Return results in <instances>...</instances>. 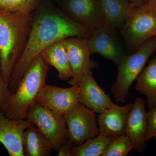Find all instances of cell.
I'll return each instance as SVG.
<instances>
[{
  "label": "cell",
  "instance_id": "1",
  "mask_svg": "<svg viewBox=\"0 0 156 156\" xmlns=\"http://www.w3.org/2000/svg\"><path fill=\"white\" fill-rule=\"evenodd\" d=\"M92 30L68 17L49 0H43L33 13V21L28 44L14 66L9 84L13 94L34 59L42 51L60 40L70 37L87 38Z\"/></svg>",
  "mask_w": 156,
  "mask_h": 156
},
{
  "label": "cell",
  "instance_id": "2",
  "mask_svg": "<svg viewBox=\"0 0 156 156\" xmlns=\"http://www.w3.org/2000/svg\"><path fill=\"white\" fill-rule=\"evenodd\" d=\"M33 21V14L0 10L1 73L9 86L13 69L28 44Z\"/></svg>",
  "mask_w": 156,
  "mask_h": 156
},
{
  "label": "cell",
  "instance_id": "3",
  "mask_svg": "<svg viewBox=\"0 0 156 156\" xmlns=\"http://www.w3.org/2000/svg\"><path fill=\"white\" fill-rule=\"evenodd\" d=\"M50 67L41 54L34 59L2 112L5 116L13 120L27 119L31 109L37 103L40 92L46 85Z\"/></svg>",
  "mask_w": 156,
  "mask_h": 156
},
{
  "label": "cell",
  "instance_id": "4",
  "mask_svg": "<svg viewBox=\"0 0 156 156\" xmlns=\"http://www.w3.org/2000/svg\"><path fill=\"white\" fill-rule=\"evenodd\" d=\"M156 37L148 39L137 48L136 52L126 56L118 65L117 80L110 89L117 102H126L130 95V87L144 68L151 56L155 51Z\"/></svg>",
  "mask_w": 156,
  "mask_h": 156
},
{
  "label": "cell",
  "instance_id": "5",
  "mask_svg": "<svg viewBox=\"0 0 156 156\" xmlns=\"http://www.w3.org/2000/svg\"><path fill=\"white\" fill-rule=\"evenodd\" d=\"M120 32L132 50H136L146 41L156 37V5L148 1L136 6Z\"/></svg>",
  "mask_w": 156,
  "mask_h": 156
},
{
  "label": "cell",
  "instance_id": "6",
  "mask_svg": "<svg viewBox=\"0 0 156 156\" xmlns=\"http://www.w3.org/2000/svg\"><path fill=\"white\" fill-rule=\"evenodd\" d=\"M27 119L44 134L56 152L68 139L67 126L63 115L47 107L37 103L31 109Z\"/></svg>",
  "mask_w": 156,
  "mask_h": 156
},
{
  "label": "cell",
  "instance_id": "7",
  "mask_svg": "<svg viewBox=\"0 0 156 156\" xmlns=\"http://www.w3.org/2000/svg\"><path fill=\"white\" fill-rule=\"evenodd\" d=\"M96 113L78 102L63 115L67 126L69 139L75 146L100 134Z\"/></svg>",
  "mask_w": 156,
  "mask_h": 156
},
{
  "label": "cell",
  "instance_id": "8",
  "mask_svg": "<svg viewBox=\"0 0 156 156\" xmlns=\"http://www.w3.org/2000/svg\"><path fill=\"white\" fill-rule=\"evenodd\" d=\"M73 76L68 81L71 86H79L85 74L97 68L98 63L91 59L92 54L85 38L70 37L64 39Z\"/></svg>",
  "mask_w": 156,
  "mask_h": 156
},
{
  "label": "cell",
  "instance_id": "9",
  "mask_svg": "<svg viewBox=\"0 0 156 156\" xmlns=\"http://www.w3.org/2000/svg\"><path fill=\"white\" fill-rule=\"evenodd\" d=\"M59 9L74 21L91 30L105 23L100 0H65Z\"/></svg>",
  "mask_w": 156,
  "mask_h": 156
},
{
  "label": "cell",
  "instance_id": "10",
  "mask_svg": "<svg viewBox=\"0 0 156 156\" xmlns=\"http://www.w3.org/2000/svg\"><path fill=\"white\" fill-rule=\"evenodd\" d=\"M116 30L115 27L105 23L92 30L87 39L92 54L98 53L118 65L127 55Z\"/></svg>",
  "mask_w": 156,
  "mask_h": 156
},
{
  "label": "cell",
  "instance_id": "11",
  "mask_svg": "<svg viewBox=\"0 0 156 156\" xmlns=\"http://www.w3.org/2000/svg\"><path fill=\"white\" fill-rule=\"evenodd\" d=\"M146 101L137 98L133 104L126 123L125 135L133 144V150L139 153L145 151L148 146L146 139L147 131Z\"/></svg>",
  "mask_w": 156,
  "mask_h": 156
},
{
  "label": "cell",
  "instance_id": "12",
  "mask_svg": "<svg viewBox=\"0 0 156 156\" xmlns=\"http://www.w3.org/2000/svg\"><path fill=\"white\" fill-rule=\"evenodd\" d=\"M80 92L79 86L63 88L46 84L39 94L37 103L63 115L79 102Z\"/></svg>",
  "mask_w": 156,
  "mask_h": 156
},
{
  "label": "cell",
  "instance_id": "13",
  "mask_svg": "<svg viewBox=\"0 0 156 156\" xmlns=\"http://www.w3.org/2000/svg\"><path fill=\"white\" fill-rule=\"evenodd\" d=\"M34 126L28 119L13 120L0 112V143L10 156H25L23 137L27 128Z\"/></svg>",
  "mask_w": 156,
  "mask_h": 156
},
{
  "label": "cell",
  "instance_id": "14",
  "mask_svg": "<svg viewBox=\"0 0 156 156\" xmlns=\"http://www.w3.org/2000/svg\"><path fill=\"white\" fill-rule=\"evenodd\" d=\"M133 104L121 106L114 104L98 115L97 119L100 134L116 137L125 134L126 125Z\"/></svg>",
  "mask_w": 156,
  "mask_h": 156
},
{
  "label": "cell",
  "instance_id": "15",
  "mask_svg": "<svg viewBox=\"0 0 156 156\" xmlns=\"http://www.w3.org/2000/svg\"><path fill=\"white\" fill-rule=\"evenodd\" d=\"M79 86V102L95 113L100 114L114 104L108 95L98 86L92 71L85 74Z\"/></svg>",
  "mask_w": 156,
  "mask_h": 156
},
{
  "label": "cell",
  "instance_id": "16",
  "mask_svg": "<svg viewBox=\"0 0 156 156\" xmlns=\"http://www.w3.org/2000/svg\"><path fill=\"white\" fill-rule=\"evenodd\" d=\"M40 54L50 66L56 69L60 80L69 81L72 77V70L65 46L64 39L50 45Z\"/></svg>",
  "mask_w": 156,
  "mask_h": 156
},
{
  "label": "cell",
  "instance_id": "17",
  "mask_svg": "<svg viewBox=\"0 0 156 156\" xmlns=\"http://www.w3.org/2000/svg\"><path fill=\"white\" fill-rule=\"evenodd\" d=\"M105 16V23L121 29L136 5L129 0H100Z\"/></svg>",
  "mask_w": 156,
  "mask_h": 156
},
{
  "label": "cell",
  "instance_id": "18",
  "mask_svg": "<svg viewBox=\"0 0 156 156\" xmlns=\"http://www.w3.org/2000/svg\"><path fill=\"white\" fill-rule=\"evenodd\" d=\"M25 156H50L53 147L44 134L35 126L27 128L23 137Z\"/></svg>",
  "mask_w": 156,
  "mask_h": 156
},
{
  "label": "cell",
  "instance_id": "19",
  "mask_svg": "<svg viewBox=\"0 0 156 156\" xmlns=\"http://www.w3.org/2000/svg\"><path fill=\"white\" fill-rule=\"evenodd\" d=\"M136 80L135 89L146 96L149 108L156 106V57L150 60Z\"/></svg>",
  "mask_w": 156,
  "mask_h": 156
},
{
  "label": "cell",
  "instance_id": "20",
  "mask_svg": "<svg viewBox=\"0 0 156 156\" xmlns=\"http://www.w3.org/2000/svg\"><path fill=\"white\" fill-rule=\"evenodd\" d=\"M114 137L99 134L87 140L83 144L75 146L71 151V156H101L108 144Z\"/></svg>",
  "mask_w": 156,
  "mask_h": 156
},
{
  "label": "cell",
  "instance_id": "21",
  "mask_svg": "<svg viewBox=\"0 0 156 156\" xmlns=\"http://www.w3.org/2000/svg\"><path fill=\"white\" fill-rule=\"evenodd\" d=\"M43 0H0V10L8 12L33 14Z\"/></svg>",
  "mask_w": 156,
  "mask_h": 156
},
{
  "label": "cell",
  "instance_id": "22",
  "mask_svg": "<svg viewBox=\"0 0 156 156\" xmlns=\"http://www.w3.org/2000/svg\"><path fill=\"white\" fill-rule=\"evenodd\" d=\"M134 149L125 134L114 137L104 150L101 156H126Z\"/></svg>",
  "mask_w": 156,
  "mask_h": 156
},
{
  "label": "cell",
  "instance_id": "23",
  "mask_svg": "<svg viewBox=\"0 0 156 156\" xmlns=\"http://www.w3.org/2000/svg\"><path fill=\"white\" fill-rule=\"evenodd\" d=\"M147 131L146 139L156 137V106L149 109L147 112Z\"/></svg>",
  "mask_w": 156,
  "mask_h": 156
},
{
  "label": "cell",
  "instance_id": "24",
  "mask_svg": "<svg viewBox=\"0 0 156 156\" xmlns=\"http://www.w3.org/2000/svg\"><path fill=\"white\" fill-rule=\"evenodd\" d=\"M12 93L0 71V112H2Z\"/></svg>",
  "mask_w": 156,
  "mask_h": 156
},
{
  "label": "cell",
  "instance_id": "25",
  "mask_svg": "<svg viewBox=\"0 0 156 156\" xmlns=\"http://www.w3.org/2000/svg\"><path fill=\"white\" fill-rule=\"evenodd\" d=\"M75 147L71 140L68 139L64 143L58 152V156H71V151Z\"/></svg>",
  "mask_w": 156,
  "mask_h": 156
},
{
  "label": "cell",
  "instance_id": "26",
  "mask_svg": "<svg viewBox=\"0 0 156 156\" xmlns=\"http://www.w3.org/2000/svg\"><path fill=\"white\" fill-rule=\"evenodd\" d=\"M129 1L136 6L145 3L144 0H129Z\"/></svg>",
  "mask_w": 156,
  "mask_h": 156
},
{
  "label": "cell",
  "instance_id": "27",
  "mask_svg": "<svg viewBox=\"0 0 156 156\" xmlns=\"http://www.w3.org/2000/svg\"><path fill=\"white\" fill-rule=\"evenodd\" d=\"M148 1H150V2H152L154 3V4L156 5V0H148Z\"/></svg>",
  "mask_w": 156,
  "mask_h": 156
},
{
  "label": "cell",
  "instance_id": "28",
  "mask_svg": "<svg viewBox=\"0 0 156 156\" xmlns=\"http://www.w3.org/2000/svg\"><path fill=\"white\" fill-rule=\"evenodd\" d=\"M0 71H1V60H0Z\"/></svg>",
  "mask_w": 156,
  "mask_h": 156
},
{
  "label": "cell",
  "instance_id": "29",
  "mask_svg": "<svg viewBox=\"0 0 156 156\" xmlns=\"http://www.w3.org/2000/svg\"><path fill=\"white\" fill-rule=\"evenodd\" d=\"M49 1H51V2H52V1H58V0H49Z\"/></svg>",
  "mask_w": 156,
  "mask_h": 156
},
{
  "label": "cell",
  "instance_id": "30",
  "mask_svg": "<svg viewBox=\"0 0 156 156\" xmlns=\"http://www.w3.org/2000/svg\"><path fill=\"white\" fill-rule=\"evenodd\" d=\"M155 50L156 51V46Z\"/></svg>",
  "mask_w": 156,
  "mask_h": 156
}]
</instances>
